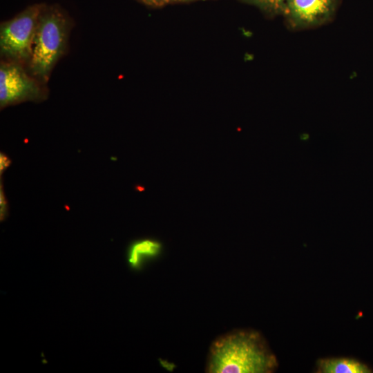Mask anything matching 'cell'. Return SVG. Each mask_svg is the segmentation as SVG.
Listing matches in <instances>:
<instances>
[{
  "label": "cell",
  "mask_w": 373,
  "mask_h": 373,
  "mask_svg": "<svg viewBox=\"0 0 373 373\" xmlns=\"http://www.w3.org/2000/svg\"><path fill=\"white\" fill-rule=\"evenodd\" d=\"M277 366L276 356L258 332L238 330L212 343L206 370L209 373H269Z\"/></svg>",
  "instance_id": "6da1fadb"
},
{
  "label": "cell",
  "mask_w": 373,
  "mask_h": 373,
  "mask_svg": "<svg viewBox=\"0 0 373 373\" xmlns=\"http://www.w3.org/2000/svg\"><path fill=\"white\" fill-rule=\"evenodd\" d=\"M72 26V20L62 8L45 5L39 16L32 56L27 66L29 73L45 84L66 51Z\"/></svg>",
  "instance_id": "7a4b0ae2"
},
{
  "label": "cell",
  "mask_w": 373,
  "mask_h": 373,
  "mask_svg": "<svg viewBox=\"0 0 373 373\" xmlns=\"http://www.w3.org/2000/svg\"><path fill=\"white\" fill-rule=\"evenodd\" d=\"M44 3L24 9L0 26V53L3 59L28 65L39 16Z\"/></svg>",
  "instance_id": "3957f363"
},
{
  "label": "cell",
  "mask_w": 373,
  "mask_h": 373,
  "mask_svg": "<svg viewBox=\"0 0 373 373\" xmlns=\"http://www.w3.org/2000/svg\"><path fill=\"white\" fill-rule=\"evenodd\" d=\"M45 84L21 64L3 59L0 64V108L26 102H41L48 97Z\"/></svg>",
  "instance_id": "277c9868"
},
{
  "label": "cell",
  "mask_w": 373,
  "mask_h": 373,
  "mask_svg": "<svg viewBox=\"0 0 373 373\" xmlns=\"http://www.w3.org/2000/svg\"><path fill=\"white\" fill-rule=\"evenodd\" d=\"M338 0H284L280 11L291 30L316 28L333 18Z\"/></svg>",
  "instance_id": "5b68a950"
},
{
  "label": "cell",
  "mask_w": 373,
  "mask_h": 373,
  "mask_svg": "<svg viewBox=\"0 0 373 373\" xmlns=\"http://www.w3.org/2000/svg\"><path fill=\"white\" fill-rule=\"evenodd\" d=\"M160 242L144 238L131 242L127 249V262L134 270L142 269L147 261L156 258L162 252Z\"/></svg>",
  "instance_id": "8992f818"
},
{
  "label": "cell",
  "mask_w": 373,
  "mask_h": 373,
  "mask_svg": "<svg viewBox=\"0 0 373 373\" xmlns=\"http://www.w3.org/2000/svg\"><path fill=\"white\" fill-rule=\"evenodd\" d=\"M317 370L320 373H370L366 364L352 358H329L318 360Z\"/></svg>",
  "instance_id": "52a82bcc"
},
{
  "label": "cell",
  "mask_w": 373,
  "mask_h": 373,
  "mask_svg": "<svg viewBox=\"0 0 373 373\" xmlns=\"http://www.w3.org/2000/svg\"><path fill=\"white\" fill-rule=\"evenodd\" d=\"M271 13H280L284 0H249Z\"/></svg>",
  "instance_id": "ba28073f"
},
{
  "label": "cell",
  "mask_w": 373,
  "mask_h": 373,
  "mask_svg": "<svg viewBox=\"0 0 373 373\" xmlns=\"http://www.w3.org/2000/svg\"><path fill=\"white\" fill-rule=\"evenodd\" d=\"M8 214V204L6 198L3 186L1 182V191H0V219L1 221H3Z\"/></svg>",
  "instance_id": "9c48e42d"
},
{
  "label": "cell",
  "mask_w": 373,
  "mask_h": 373,
  "mask_svg": "<svg viewBox=\"0 0 373 373\" xmlns=\"http://www.w3.org/2000/svg\"><path fill=\"white\" fill-rule=\"evenodd\" d=\"M11 164V160L8 157V155H6L3 153H1L0 154V173L1 175L2 173L10 166Z\"/></svg>",
  "instance_id": "30bf717a"
},
{
  "label": "cell",
  "mask_w": 373,
  "mask_h": 373,
  "mask_svg": "<svg viewBox=\"0 0 373 373\" xmlns=\"http://www.w3.org/2000/svg\"><path fill=\"white\" fill-rule=\"evenodd\" d=\"M144 3L151 6H161L167 3V0H141Z\"/></svg>",
  "instance_id": "8fae6325"
},
{
  "label": "cell",
  "mask_w": 373,
  "mask_h": 373,
  "mask_svg": "<svg viewBox=\"0 0 373 373\" xmlns=\"http://www.w3.org/2000/svg\"><path fill=\"white\" fill-rule=\"evenodd\" d=\"M195 1V0H167V3H172V2H185V1Z\"/></svg>",
  "instance_id": "7c38bea8"
}]
</instances>
